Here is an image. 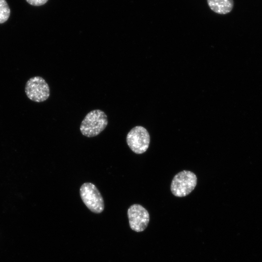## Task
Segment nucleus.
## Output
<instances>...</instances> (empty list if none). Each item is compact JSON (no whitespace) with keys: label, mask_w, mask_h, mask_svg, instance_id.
Segmentation results:
<instances>
[{"label":"nucleus","mask_w":262,"mask_h":262,"mask_svg":"<svg viewBox=\"0 0 262 262\" xmlns=\"http://www.w3.org/2000/svg\"><path fill=\"white\" fill-rule=\"evenodd\" d=\"M108 122L107 116L103 111L94 110L89 112L82 121L80 131L86 137H95L105 129Z\"/></svg>","instance_id":"nucleus-1"},{"label":"nucleus","mask_w":262,"mask_h":262,"mask_svg":"<svg viewBox=\"0 0 262 262\" xmlns=\"http://www.w3.org/2000/svg\"><path fill=\"white\" fill-rule=\"evenodd\" d=\"M196 183L197 178L194 173L183 170L174 177L171 183V191L176 196H185L191 193Z\"/></svg>","instance_id":"nucleus-2"},{"label":"nucleus","mask_w":262,"mask_h":262,"mask_svg":"<svg viewBox=\"0 0 262 262\" xmlns=\"http://www.w3.org/2000/svg\"><path fill=\"white\" fill-rule=\"evenodd\" d=\"M80 194L84 204L92 212L99 213L103 212L104 209L103 198L94 184L90 182L82 184L80 189Z\"/></svg>","instance_id":"nucleus-3"},{"label":"nucleus","mask_w":262,"mask_h":262,"mask_svg":"<svg viewBox=\"0 0 262 262\" xmlns=\"http://www.w3.org/2000/svg\"><path fill=\"white\" fill-rule=\"evenodd\" d=\"M126 142L133 152L142 154L146 152L148 148L150 136L146 128L141 126H137L128 132Z\"/></svg>","instance_id":"nucleus-4"},{"label":"nucleus","mask_w":262,"mask_h":262,"mask_svg":"<svg viewBox=\"0 0 262 262\" xmlns=\"http://www.w3.org/2000/svg\"><path fill=\"white\" fill-rule=\"evenodd\" d=\"M25 92L30 99L36 102L46 100L50 95V89L48 84L40 76L32 77L27 82Z\"/></svg>","instance_id":"nucleus-5"},{"label":"nucleus","mask_w":262,"mask_h":262,"mask_svg":"<svg viewBox=\"0 0 262 262\" xmlns=\"http://www.w3.org/2000/svg\"><path fill=\"white\" fill-rule=\"evenodd\" d=\"M127 213L131 229L141 232L146 229L149 221V214L144 207L138 204H133L129 208Z\"/></svg>","instance_id":"nucleus-6"},{"label":"nucleus","mask_w":262,"mask_h":262,"mask_svg":"<svg viewBox=\"0 0 262 262\" xmlns=\"http://www.w3.org/2000/svg\"><path fill=\"white\" fill-rule=\"evenodd\" d=\"M212 10L219 14H226L230 12L233 6V0H207Z\"/></svg>","instance_id":"nucleus-7"},{"label":"nucleus","mask_w":262,"mask_h":262,"mask_svg":"<svg viewBox=\"0 0 262 262\" xmlns=\"http://www.w3.org/2000/svg\"><path fill=\"white\" fill-rule=\"evenodd\" d=\"M10 9L5 0H0V24L5 22L10 16Z\"/></svg>","instance_id":"nucleus-8"},{"label":"nucleus","mask_w":262,"mask_h":262,"mask_svg":"<svg viewBox=\"0 0 262 262\" xmlns=\"http://www.w3.org/2000/svg\"><path fill=\"white\" fill-rule=\"evenodd\" d=\"M49 0H26V1L30 5L35 6H41Z\"/></svg>","instance_id":"nucleus-9"}]
</instances>
